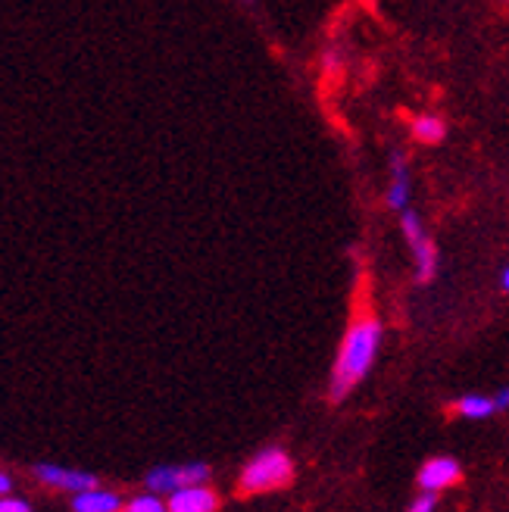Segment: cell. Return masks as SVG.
<instances>
[{
    "label": "cell",
    "instance_id": "obj_18",
    "mask_svg": "<svg viewBox=\"0 0 509 512\" xmlns=\"http://www.w3.org/2000/svg\"><path fill=\"white\" fill-rule=\"evenodd\" d=\"M241 4H244V7H253V0H241Z\"/></svg>",
    "mask_w": 509,
    "mask_h": 512
},
{
    "label": "cell",
    "instance_id": "obj_4",
    "mask_svg": "<svg viewBox=\"0 0 509 512\" xmlns=\"http://www.w3.org/2000/svg\"><path fill=\"white\" fill-rule=\"evenodd\" d=\"M210 466L207 463H185V466H157L144 478V488L150 494H175L191 484H207Z\"/></svg>",
    "mask_w": 509,
    "mask_h": 512
},
{
    "label": "cell",
    "instance_id": "obj_13",
    "mask_svg": "<svg viewBox=\"0 0 509 512\" xmlns=\"http://www.w3.org/2000/svg\"><path fill=\"white\" fill-rule=\"evenodd\" d=\"M435 506H438V494L422 491V494L410 503V509H406V512H435Z\"/></svg>",
    "mask_w": 509,
    "mask_h": 512
},
{
    "label": "cell",
    "instance_id": "obj_5",
    "mask_svg": "<svg viewBox=\"0 0 509 512\" xmlns=\"http://www.w3.org/2000/svg\"><path fill=\"white\" fill-rule=\"evenodd\" d=\"M416 481H419L422 491L438 494V491H447V488H453V484L463 481V466L456 463L453 456H431L419 466Z\"/></svg>",
    "mask_w": 509,
    "mask_h": 512
},
{
    "label": "cell",
    "instance_id": "obj_3",
    "mask_svg": "<svg viewBox=\"0 0 509 512\" xmlns=\"http://www.w3.org/2000/svg\"><path fill=\"white\" fill-rule=\"evenodd\" d=\"M400 228H403L406 244H410V253H413L416 281H419V285H431V281L438 278V269H441L438 244L428 238L425 225H422V216H419L413 207L400 213Z\"/></svg>",
    "mask_w": 509,
    "mask_h": 512
},
{
    "label": "cell",
    "instance_id": "obj_15",
    "mask_svg": "<svg viewBox=\"0 0 509 512\" xmlns=\"http://www.w3.org/2000/svg\"><path fill=\"white\" fill-rule=\"evenodd\" d=\"M494 403H497V413H503V409H509V388H500L494 394Z\"/></svg>",
    "mask_w": 509,
    "mask_h": 512
},
{
    "label": "cell",
    "instance_id": "obj_9",
    "mask_svg": "<svg viewBox=\"0 0 509 512\" xmlns=\"http://www.w3.org/2000/svg\"><path fill=\"white\" fill-rule=\"evenodd\" d=\"M72 509L75 512H122V497L104 488H94V491H82L72 497Z\"/></svg>",
    "mask_w": 509,
    "mask_h": 512
},
{
    "label": "cell",
    "instance_id": "obj_7",
    "mask_svg": "<svg viewBox=\"0 0 509 512\" xmlns=\"http://www.w3.org/2000/svg\"><path fill=\"white\" fill-rule=\"evenodd\" d=\"M388 172H391V185L385 191V203L394 210V213H403L410 210V197H413V178H410V163L400 150L391 153L388 160Z\"/></svg>",
    "mask_w": 509,
    "mask_h": 512
},
{
    "label": "cell",
    "instance_id": "obj_11",
    "mask_svg": "<svg viewBox=\"0 0 509 512\" xmlns=\"http://www.w3.org/2000/svg\"><path fill=\"white\" fill-rule=\"evenodd\" d=\"M453 413H460L463 419H488L497 413V403L494 397H485V394H466L453 403Z\"/></svg>",
    "mask_w": 509,
    "mask_h": 512
},
{
    "label": "cell",
    "instance_id": "obj_17",
    "mask_svg": "<svg viewBox=\"0 0 509 512\" xmlns=\"http://www.w3.org/2000/svg\"><path fill=\"white\" fill-rule=\"evenodd\" d=\"M500 285H503V291L509 294V266L503 269V275H500Z\"/></svg>",
    "mask_w": 509,
    "mask_h": 512
},
{
    "label": "cell",
    "instance_id": "obj_6",
    "mask_svg": "<svg viewBox=\"0 0 509 512\" xmlns=\"http://www.w3.org/2000/svg\"><path fill=\"white\" fill-rule=\"evenodd\" d=\"M35 478H38L41 484H50V488L72 491V494H82V491H94V488H100L97 475H91V472H79V469L50 466V463H38V466H35Z\"/></svg>",
    "mask_w": 509,
    "mask_h": 512
},
{
    "label": "cell",
    "instance_id": "obj_8",
    "mask_svg": "<svg viewBox=\"0 0 509 512\" xmlns=\"http://www.w3.org/2000/svg\"><path fill=\"white\" fill-rule=\"evenodd\" d=\"M166 503H169V512H216L222 500L210 484H191V488L169 494Z\"/></svg>",
    "mask_w": 509,
    "mask_h": 512
},
{
    "label": "cell",
    "instance_id": "obj_12",
    "mask_svg": "<svg viewBox=\"0 0 509 512\" xmlns=\"http://www.w3.org/2000/svg\"><path fill=\"white\" fill-rule=\"evenodd\" d=\"M122 512H169V503H163L157 494H138L125 503Z\"/></svg>",
    "mask_w": 509,
    "mask_h": 512
},
{
    "label": "cell",
    "instance_id": "obj_16",
    "mask_svg": "<svg viewBox=\"0 0 509 512\" xmlns=\"http://www.w3.org/2000/svg\"><path fill=\"white\" fill-rule=\"evenodd\" d=\"M13 491V478L7 472H0V497H7Z\"/></svg>",
    "mask_w": 509,
    "mask_h": 512
},
{
    "label": "cell",
    "instance_id": "obj_2",
    "mask_svg": "<svg viewBox=\"0 0 509 512\" xmlns=\"http://www.w3.org/2000/svg\"><path fill=\"white\" fill-rule=\"evenodd\" d=\"M294 481V459L282 447H263L257 456L247 459V466L241 469L238 478V491L244 497L253 494H272L282 491Z\"/></svg>",
    "mask_w": 509,
    "mask_h": 512
},
{
    "label": "cell",
    "instance_id": "obj_10",
    "mask_svg": "<svg viewBox=\"0 0 509 512\" xmlns=\"http://www.w3.org/2000/svg\"><path fill=\"white\" fill-rule=\"evenodd\" d=\"M413 138L416 141H422V144H441L444 138H447V122L441 119V116H435V113H422V116H416L413 119Z\"/></svg>",
    "mask_w": 509,
    "mask_h": 512
},
{
    "label": "cell",
    "instance_id": "obj_1",
    "mask_svg": "<svg viewBox=\"0 0 509 512\" xmlns=\"http://www.w3.org/2000/svg\"><path fill=\"white\" fill-rule=\"evenodd\" d=\"M381 335H385V328H381L378 316L369 310V306H356V313L344 331V341H341V350L335 356V366H332V378H328V400L332 403H341L356 384H360L369 369L375 366L378 360V347H381Z\"/></svg>",
    "mask_w": 509,
    "mask_h": 512
},
{
    "label": "cell",
    "instance_id": "obj_14",
    "mask_svg": "<svg viewBox=\"0 0 509 512\" xmlns=\"http://www.w3.org/2000/svg\"><path fill=\"white\" fill-rule=\"evenodd\" d=\"M0 512H32V506L16 497H0Z\"/></svg>",
    "mask_w": 509,
    "mask_h": 512
}]
</instances>
